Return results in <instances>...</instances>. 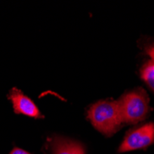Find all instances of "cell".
Returning <instances> with one entry per match:
<instances>
[{"mask_svg": "<svg viewBox=\"0 0 154 154\" xmlns=\"http://www.w3.org/2000/svg\"><path fill=\"white\" fill-rule=\"evenodd\" d=\"M154 142V123L146 124L129 131L121 143L118 152L145 149Z\"/></svg>", "mask_w": 154, "mask_h": 154, "instance_id": "cell-3", "label": "cell"}, {"mask_svg": "<svg viewBox=\"0 0 154 154\" xmlns=\"http://www.w3.org/2000/svg\"><path fill=\"white\" fill-rule=\"evenodd\" d=\"M10 154H31V153L27 152L26 150H24L22 149L15 148V149H13V150L10 152Z\"/></svg>", "mask_w": 154, "mask_h": 154, "instance_id": "cell-7", "label": "cell"}, {"mask_svg": "<svg viewBox=\"0 0 154 154\" xmlns=\"http://www.w3.org/2000/svg\"><path fill=\"white\" fill-rule=\"evenodd\" d=\"M147 52H148V54H149V57L152 58V60H154V46L148 48Z\"/></svg>", "mask_w": 154, "mask_h": 154, "instance_id": "cell-8", "label": "cell"}, {"mask_svg": "<svg viewBox=\"0 0 154 154\" xmlns=\"http://www.w3.org/2000/svg\"><path fill=\"white\" fill-rule=\"evenodd\" d=\"M9 98L12 101L14 112L16 114H21L34 118L43 117L38 107L32 101V99L24 95L20 90L16 88L12 89L9 93Z\"/></svg>", "mask_w": 154, "mask_h": 154, "instance_id": "cell-4", "label": "cell"}, {"mask_svg": "<svg viewBox=\"0 0 154 154\" xmlns=\"http://www.w3.org/2000/svg\"><path fill=\"white\" fill-rule=\"evenodd\" d=\"M141 78L154 91V61L148 62L141 69Z\"/></svg>", "mask_w": 154, "mask_h": 154, "instance_id": "cell-6", "label": "cell"}, {"mask_svg": "<svg viewBox=\"0 0 154 154\" xmlns=\"http://www.w3.org/2000/svg\"><path fill=\"white\" fill-rule=\"evenodd\" d=\"M123 123L137 124L149 113V96L143 89L125 93L118 101Z\"/></svg>", "mask_w": 154, "mask_h": 154, "instance_id": "cell-2", "label": "cell"}, {"mask_svg": "<svg viewBox=\"0 0 154 154\" xmlns=\"http://www.w3.org/2000/svg\"><path fill=\"white\" fill-rule=\"evenodd\" d=\"M51 147L53 154H85L81 144L59 137H54Z\"/></svg>", "mask_w": 154, "mask_h": 154, "instance_id": "cell-5", "label": "cell"}, {"mask_svg": "<svg viewBox=\"0 0 154 154\" xmlns=\"http://www.w3.org/2000/svg\"><path fill=\"white\" fill-rule=\"evenodd\" d=\"M153 61H154V60H153Z\"/></svg>", "mask_w": 154, "mask_h": 154, "instance_id": "cell-9", "label": "cell"}, {"mask_svg": "<svg viewBox=\"0 0 154 154\" xmlns=\"http://www.w3.org/2000/svg\"><path fill=\"white\" fill-rule=\"evenodd\" d=\"M88 118L102 134L110 137L116 133L123 123L118 101H100L88 111Z\"/></svg>", "mask_w": 154, "mask_h": 154, "instance_id": "cell-1", "label": "cell"}]
</instances>
